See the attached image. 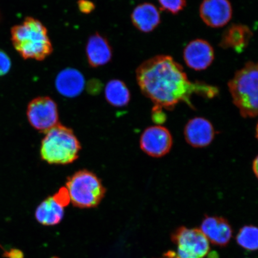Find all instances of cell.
<instances>
[{"label":"cell","mask_w":258,"mask_h":258,"mask_svg":"<svg viewBox=\"0 0 258 258\" xmlns=\"http://www.w3.org/2000/svg\"><path fill=\"white\" fill-rule=\"evenodd\" d=\"M6 256L9 258H24V254L21 250L12 249L6 253Z\"/></svg>","instance_id":"603a6c76"},{"label":"cell","mask_w":258,"mask_h":258,"mask_svg":"<svg viewBox=\"0 0 258 258\" xmlns=\"http://www.w3.org/2000/svg\"><path fill=\"white\" fill-rule=\"evenodd\" d=\"M134 27L144 33L153 31L160 24L159 10L153 4L145 3L137 6L131 15Z\"/></svg>","instance_id":"9a60e30c"},{"label":"cell","mask_w":258,"mask_h":258,"mask_svg":"<svg viewBox=\"0 0 258 258\" xmlns=\"http://www.w3.org/2000/svg\"><path fill=\"white\" fill-rule=\"evenodd\" d=\"M252 35V32L247 26L232 25L222 35L220 46L223 48H232L237 53L243 52L249 45Z\"/></svg>","instance_id":"2e32d148"},{"label":"cell","mask_w":258,"mask_h":258,"mask_svg":"<svg viewBox=\"0 0 258 258\" xmlns=\"http://www.w3.org/2000/svg\"><path fill=\"white\" fill-rule=\"evenodd\" d=\"M12 61L8 54L0 49V77L6 75L11 70Z\"/></svg>","instance_id":"44dd1931"},{"label":"cell","mask_w":258,"mask_h":258,"mask_svg":"<svg viewBox=\"0 0 258 258\" xmlns=\"http://www.w3.org/2000/svg\"><path fill=\"white\" fill-rule=\"evenodd\" d=\"M106 101L115 107H123L131 101V93L122 81L114 79L106 84L105 89Z\"/></svg>","instance_id":"ac0fdd59"},{"label":"cell","mask_w":258,"mask_h":258,"mask_svg":"<svg viewBox=\"0 0 258 258\" xmlns=\"http://www.w3.org/2000/svg\"><path fill=\"white\" fill-rule=\"evenodd\" d=\"M258 230L253 225H245L238 232L236 237L237 243L244 249L254 251L258 247Z\"/></svg>","instance_id":"d6986e66"},{"label":"cell","mask_w":258,"mask_h":258,"mask_svg":"<svg viewBox=\"0 0 258 258\" xmlns=\"http://www.w3.org/2000/svg\"><path fill=\"white\" fill-rule=\"evenodd\" d=\"M86 50L87 59L92 68L104 66L112 57V47L107 38L98 32L89 37Z\"/></svg>","instance_id":"4fadbf2b"},{"label":"cell","mask_w":258,"mask_h":258,"mask_svg":"<svg viewBox=\"0 0 258 258\" xmlns=\"http://www.w3.org/2000/svg\"><path fill=\"white\" fill-rule=\"evenodd\" d=\"M171 239L176 250L168 251L164 258H204L210 250L209 241L199 229L180 227Z\"/></svg>","instance_id":"8992f818"},{"label":"cell","mask_w":258,"mask_h":258,"mask_svg":"<svg viewBox=\"0 0 258 258\" xmlns=\"http://www.w3.org/2000/svg\"><path fill=\"white\" fill-rule=\"evenodd\" d=\"M214 48L205 40L196 39L189 42L183 50V59L186 66L195 71L207 69L214 62Z\"/></svg>","instance_id":"30bf717a"},{"label":"cell","mask_w":258,"mask_h":258,"mask_svg":"<svg viewBox=\"0 0 258 258\" xmlns=\"http://www.w3.org/2000/svg\"><path fill=\"white\" fill-rule=\"evenodd\" d=\"M137 80L142 93L155 106L172 109L180 102L191 108L193 94L214 98L218 93L216 87L190 81L183 67L168 55H158L145 60L138 67Z\"/></svg>","instance_id":"6da1fadb"},{"label":"cell","mask_w":258,"mask_h":258,"mask_svg":"<svg viewBox=\"0 0 258 258\" xmlns=\"http://www.w3.org/2000/svg\"><path fill=\"white\" fill-rule=\"evenodd\" d=\"M51 258H59V257H51Z\"/></svg>","instance_id":"d4e9b609"},{"label":"cell","mask_w":258,"mask_h":258,"mask_svg":"<svg viewBox=\"0 0 258 258\" xmlns=\"http://www.w3.org/2000/svg\"><path fill=\"white\" fill-rule=\"evenodd\" d=\"M15 50L24 59L43 60L50 56L53 46L47 28L37 19L27 17L11 29Z\"/></svg>","instance_id":"7a4b0ae2"},{"label":"cell","mask_w":258,"mask_h":258,"mask_svg":"<svg viewBox=\"0 0 258 258\" xmlns=\"http://www.w3.org/2000/svg\"><path fill=\"white\" fill-rule=\"evenodd\" d=\"M64 216V207L53 196L48 197L38 205L35 217L40 224L51 226L59 224Z\"/></svg>","instance_id":"e0dca14e"},{"label":"cell","mask_w":258,"mask_h":258,"mask_svg":"<svg viewBox=\"0 0 258 258\" xmlns=\"http://www.w3.org/2000/svg\"><path fill=\"white\" fill-rule=\"evenodd\" d=\"M45 134L40 147L42 160L50 164L66 165L78 159L82 147L72 129L58 123Z\"/></svg>","instance_id":"3957f363"},{"label":"cell","mask_w":258,"mask_h":258,"mask_svg":"<svg viewBox=\"0 0 258 258\" xmlns=\"http://www.w3.org/2000/svg\"><path fill=\"white\" fill-rule=\"evenodd\" d=\"M159 2L161 8L174 15L178 14L186 6L185 0H159Z\"/></svg>","instance_id":"ffe728a7"},{"label":"cell","mask_w":258,"mask_h":258,"mask_svg":"<svg viewBox=\"0 0 258 258\" xmlns=\"http://www.w3.org/2000/svg\"><path fill=\"white\" fill-rule=\"evenodd\" d=\"M201 230L209 241L218 246H227L233 235V230L227 219L219 217L206 216Z\"/></svg>","instance_id":"7c38bea8"},{"label":"cell","mask_w":258,"mask_h":258,"mask_svg":"<svg viewBox=\"0 0 258 258\" xmlns=\"http://www.w3.org/2000/svg\"><path fill=\"white\" fill-rule=\"evenodd\" d=\"M257 64L248 62L228 82L229 91L242 117L254 118L258 111Z\"/></svg>","instance_id":"277c9868"},{"label":"cell","mask_w":258,"mask_h":258,"mask_svg":"<svg viewBox=\"0 0 258 258\" xmlns=\"http://www.w3.org/2000/svg\"><path fill=\"white\" fill-rule=\"evenodd\" d=\"M257 167H258V159L257 157H255V159H254L252 164V169L253 172L255 175L256 177H257Z\"/></svg>","instance_id":"cb8c5ba5"},{"label":"cell","mask_w":258,"mask_h":258,"mask_svg":"<svg viewBox=\"0 0 258 258\" xmlns=\"http://www.w3.org/2000/svg\"><path fill=\"white\" fill-rule=\"evenodd\" d=\"M200 15L209 27L221 28L230 21L233 8L229 0H203L200 7Z\"/></svg>","instance_id":"9c48e42d"},{"label":"cell","mask_w":258,"mask_h":258,"mask_svg":"<svg viewBox=\"0 0 258 258\" xmlns=\"http://www.w3.org/2000/svg\"><path fill=\"white\" fill-rule=\"evenodd\" d=\"M66 189L70 201L77 208H96L104 198L106 189L101 180L88 170L77 171L68 177Z\"/></svg>","instance_id":"5b68a950"},{"label":"cell","mask_w":258,"mask_h":258,"mask_svg":"<svg viewBox=\"0 0 258 258\" xmlns=\"http://www.w3.org/2000/svg\"><path fill=\"white\" fill-rule=\"evenodd\" d=\"M55 86L61 95L67 98H75L85 89V77L79 71L69 68L58 74Z\"/></svg>","instance_id":"5bb4252c"},{"label":"cell","mask_w":258,"mask_h":258,"mask_svg":"<svg viewBox=\"0 0 258 258\" xmlns=\"http://www.w3.org/2000/svg\"><path fill=\"white\" fill-rule=\"evenodd\" d=\"M77 6L79 11L84 14H90L95 11V5L90 0H79Z\"/></svg>","instance_id":"7402d4cb"},{"label":"cell","mask_w":258,"mask_h":258,"mask_svg":"<svg viewBox=\"0 0 258 258\" xmlns=\"http://www.w3.org/2000/svg\"><path fill=\"white\" fill-rule=\"evenodd\" d=\"M215 135V129L211 122L203 117L191 119L184 128L186 143L195 148L208 146L214 140Z\"/></svg>","instance_id":"8fae6325"},{"label":"cell","mask_w":258,"mask_h":258,"mask_svg":"<svg viewBox=\"0 0 258 258\" xmlns=\"http://www.w3.org/2000/svg\"><path fill=\"white\" fill-rule=\"evenodd\" d=\"M27 115L32 126L41 133H47L59 123L56 103L48 96L32 99L28 105Z\"/></svg>","instance_id":"52a82bcc"},{"label":"cell","mask_w":258,"mask_h":258,"mask_svg":"<svg viewBox=\"0 0 258 258\" xmlns=\"http://www.w3.org/2000/svg\"><path fill=\"white\" fill-rule=\"evenodd\" d=\"M172 145V135L168 129L161 125L147 128L140 138L141 150L152 157L165 156L170 152Z\"/></svg>","instance_id":"ba28073f"}]
</instances>
